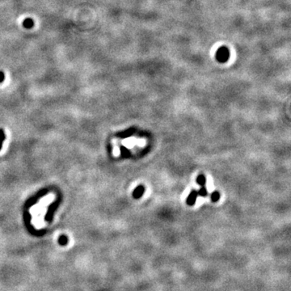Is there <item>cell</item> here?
Returning a JSON list of instances; mask_svg holds the SVG:
<instances>
[{"label":"cell","mask_w":291,"mask_h":291,"mask_svg":"<svg viewBox=\"0 0 291 291\" xmlns=\"http://www.w3.org/2000/svg\"><path fill=\"white\" fill-rule=\"evenodd\" d=\"M228 57H229V51L227 48L222 47L218 49V53H217V58L219 62H226L228 59Z\"/></svg>","instance_id":"1"},{"label":"cell","mask_w":291,"mask_h":291,"mask_svg":"<svg viewBox=\"0 0 291 291\" xmlns=\"http://www.w3.org/2000/svg\"><path fill=\"white\" fill-rule=\"evenodd\" d=\"M197 195H198V193H196V191H193L187 198V204L189 205H193L195 204Z\"/></svg>","instance_id":"2"},{"label":"cell","mask_w":291,"mask_h":291,"mask_svg":"<svg viewBox=\"0 0 291 291\" xmlns=\"http://www.w3.org/2000/svg\"><path fill=\"white\" fill-rule=\"evenodd\" d=\"M23 26H24V28H27V29L32 28L34 26V20L32 18H26L23 21Z\"/></svg>","instance_id":"3"},{"label":"cell","mask_w":291,"mask_h":291,"mask_svg":"<svg viewBox=\"0 0 291 291\" xmlns=\"http://www.w3.org/2000/svg\"><path fill=\"white\" fill-rule=\"evenodd\" d=\"M143 193H144V188H143V186H138V187L134 191L133 195H134V198H139V197H141V196H143Z\"/></svg>","instance_id":"4"},{"label":"cell","mask_w":291,"mask_h":291,"mask_svg":"<svg viewBox=\"0 0 291 291\" xmlns=\"http://www.w3.org/2000/svg\"><path fill=\"white\" fill-rule=\"evenodd\" d=\"M196 182H197V184H198V185L203 186V185L205 184V178L204 176H202V175H200V176L197 177V179H196Z\"/></svg>","instance_id":"5"},{"label":"cell","mask_w":291,"mask_h":291,"mask_svg":"<svg viewBox=\"0 0 291 291\" xmlns=\"http://www.w3.org/2000/svg\"><path fill=\"white\" fill-rule=\"evenodd\" d=\"M67 237L66 236H65V235H62L60 238H59V239H58V242H59V244H61V245H65V244H66V243H67Z\"/></svg>","instance_id":"6"},{"label":"cell","mask_w":291,"mask_h":291,"mask_svg":"<svg viewBox=\"0 0 291 291\" xmlns=\"http://www.w3.org/2000/svg\"><path fill=\"white\" fill-rule=\"evenodd\" d=\"M219 197H220V195H219V193H218V192H214V193H212V195H211V199H212L213 202H217V201H218Z\"/></svg>","instance_id":"7"},{"label":"cell","mask_w":291,"mask_h":291,"mask_svg":"<svg viewBox=\"0 0 291 291\" xmlns=\"http://www.w3.org/2000/svg\"><path fill=\"white\" fill-rule=\"evenodd\" d=\"M5 139V134L3 133V129H0V149L2 147V144H3V141Z\"/></svg>","instance_id":"8"},{"label":"cell","mask_w":291,"mask_h":291,"mask_svg":"<svg viewBox=\"0 0 291 291\" xmlns=\"http://www.w3.org/2000/svg\"><path fill=\"white\" fill-rule=\"evenodd\" d=\"M199 194V195H201V196H205L206 195H207V189L205 188H202L201 189H200V191H199L198 193H197Z\"/></svg>","instance_id":"9"},{"label":"cell","mask_w":291,"mask_h":291,"mask_svg":"<svg viewBox=\"0 0 291 291\" xmlns=\"http://www.w3.org/2000/svg\"><path fill=\"white\" fill-rule=\"evenodd\" d=\"M4 79H5V75L2 70H0V83H3Z\"/></svg>","instance_id":"10"}]
</instances>
